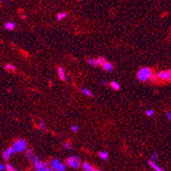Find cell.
<instances>
[{
    "mask_svg": "<svg viewBox=\"0 0 171 171\" xmlns=\"http://www.w3.org/2000/svg\"><path fill=\"white\" fill-rule=\"evenodd\" d=\"M33 167L35 168L36 170L38 171H52L53 169L50 168V164L49 163H43L39 160V158L38 156H35L33 158Z\"/></svg>",
    "mask_w": 171,
    "mask_h": 171,
    "instance_id": "1",
    "label": "cell"
},
{
    "mask_svg": "<svg viewBox=\"0 0 171 171\" xmlns=\"http://www.w3.org/2000/svg\"><path fill=\"white\" fill-rule=\"evenodd\" d=\"M152 75V71L148 67H143L140 69L137 73V78L141 82H146L147 80H150L151 76Z\"/></svg>",
    "mask_w": 171,
    "mask_h": 171,
    "instance_id": "2",
    "label": "cell"
},
{
    "mask_svg": "<svg viewBox=\"0 0 171 171\" xmlns=\"http://www.w3.org/2000/svg\"><path fill=\"white\" fill-rule=\"evenodd\" d=\"M66 164L67 166L70 167L71 169H78L81 165L79 158L77 156H71V157L67 158L66 160Z\"/></svg>",
    "mask_w": 171,
    "mask_h": 171,
    "instance_id": "3",
    "label": "cell"
},
{
    "mask_svg": "<svg viewBox=\"0 0 171 171\" xmlns=\"http://www.w3.org/2000/svg\"><path fill=\"white\" fill-rule=\"evenodd\" d=\"M13 147L15 152H22L26 150V142L23 139H19L16 140L13 144Z\"/></svg>",
    "mask_w": 171,
    "mask_h": 171,
    "instance_id": "4",
    "label": "cell"
},
{
    "mask_svg": "<svg viewBox=\"0 0 171 171\" xmlns=\"http://www.w3.org/2000/svg\"><path fill=\"white\" fill-rule=\"evenodd\" d=\"M156 77L158 79L162 81H170L171 80V73L170 70H167V71H162L158 73Z\"/></svg>",
    "mask_w": 171,
    "mask_h": 171,
    "instance_id": "5",
    "label": "cell"
},
{
    "mask_svg": "<svg viewBox=\"0 0 171 171\" xmlns=\"http://www.w3.org/2000/svg\"><path fill=\"white\" fill-rule=\"evenodd\" d=\"M51 168L53 169V170L56 171H64L66 169V164H62V163L58 160V159H54L51 163Z\"/></svg>",
    "mask_w": 171,
    "mask_h": 171,
    "instance_id": "6",
    "label": "cell"
},
{
    "mask_svg": "<svg viewBox=\"0 0 171 171\" xmlns=\"http://www.w3.org/2000/svg\"><path fill=\"white\" fill-rule=\"evenodd\" d=\"M15 152V149H14V147L13 146H10L9 148H7L4 152H3V158L4 160H6V161H8L10 158V157L13 155L14 153Z\"/></svg>",
    "mask_w": 171,
    "mask_h": 171,
    "instance_id": "7",
    "label": "cell"
},
{
    "mask_svg": "<svg viewBox=\"0 0 171 171\" xmlns=\"http://www.w3.org/2000/svg\"><path fill=\"white\" fill-rule=\"evenodd\" d=\"M102 67L106 71H107V73H112V71H113V69H114V66H113V65L112 64V63L106 61L103 63Z\"/></svg>",
    "mask_w": 171,
    "mask_h": 171,
    "instance_id": "8",
    "label": "cell"
},
{
    "mask_svg": "<svg viewBox=\"0 0 171 171\" xmlns=\"http://www.w3.org/2000/svg\"><path fill=\"white\" fill-rule=\"evenodd\" d=\"M148 164L151 168H152L154 170L156 171H164V169L161 168L160 166H158V164H155V161H152V160H149L148 161Z\"/></svg>",
    "mask_w": 171,
    "mask_h": 171,
    "instance_id": "9",
    "label": "cell"
},
{
    "mask_svg": "<svg viewBox=\"0 0 171 171\" xmlns=\"http://www.w3.org/2000/svg\"><path fill=\"white\" fill-rule=\"evenodd\" d=\"M58 75H59L60 78H61L62 81H65L66 79V76L65 70L63 69V67H61V66L58 67Z\"/></svg>",
    "mask_w": 171,
    "mask_h": 171,
    "instance_id": "10",
    "label": "cell"
},
{
    "mask_svg": "<svg viewBox=\"0 0 171 171\" xmlns=\"http://www.w3.org/2000/svg\"><path fill=\"white\" fill-rule=\"evenodd\" d=\"M83 166V169L86 170V171H94V170H98V169H94L92 165L89 164V163H83V164H82Z\"/></svg>",
    "mask_w": 171,
    "mask_h": 171,
    "instance_id": "11",
    "label": "cell"
},
{
    "mask_svg": "<svg viewBox=\"0 0 171 171\" xmlns=\"http://www.w3.org/2000/svg\"><path fill=\"white\" fill-rule=\"evenodd\" d=\"M4 28L9 31L14 30L15 28V22H7L4 24Z\"/></svg>",
    "mask_w": 171,
    "mask_h": 171,
    "instance_id": "12",
    "label": "cell"
},
{
    "mask_svg": "<svg viewBox=\"0 0 171 171\" xmlns=\"http://www.w3.org/2000/svg\"><path fill=\"white\" fill-rule=\"evenodd\" d=\"M81 92L83 94H85L86 96H88V97H93L94 96V94L93 93L91 92V91L88 89H85V88H83L81 89Z\"/></svg>",
    "mask_w": 171,
    "mask_h": 171,
    "instance_id": "13",
    "label": "cell"
},
{
    "mask_svg": "<svg viewBox=\"0 0 171 171\" xmlns=\"http://www.w3.org/2000/svg\"><path fill=\"white\" fill-rule=\"evenodd\" d=\"M110 85H111V87H112V88L114 90H116V91H118V90L120 89V85H119V83H117V82H115V81L111 82V83H110Z\"/></svg>",
    "mask_w": 171,
    "mask_h": 171,
    "instance_id": "14",
    "label": "cell"
},
{
    "mask_svg": "<svg viewBox=\"0 0 171 171\" xmlns=\"http://www.w3.org/2000/svg\"><path fill=\"white\" fill-rule=\"evenodd\" d=\"M26 156L27 158V159L32 161V159H33V149L27 150L26 151Z\"/></svg>",
    "mask_w": 171,
    "mask_h": 171,
    "instance_id": "15",
    "label": "cell"
},
{
    "mask_svg": "<svg viewBox=\"0 0 171 171\" xmlns=\"http://www.w3.org/2000/svg\"><path fill=\"white\" fill-rule=\"evenodd\" d=\"M99 156H100V158L103 161H106L108 159V153L106 152H99Z\"/></svg>",
    "mask_w": 171,
    "mask_h": 171,
    "instance_id": "16",
    "label": "cell"
},
{
    "mask_svg": "<svg viewBox=\"0 0 171 171\" xmlns=\"http://www.w3.org/2000/svg\"><path fill=\"white\" fill-rule=\"evenodd\" d=\"M95 61H96V66H102L103 63L106 61V59L104 57H99L95 60Z\"/></svg>",
    "mask_w": 171,
    "mask_h": 171,
    "instance_id": "17",
    "label": "cell"
},
{
    "mask_svg": "<svg viewBox=\"0 0 171 171\" xmlns=\"http://www.w3.org/2000/svg\"><path fill=\"white\" fill-rule=\"evenodd\" d=\"M66 16H67L66 13H65V12H61V13H60V14L57 15V20H58V21H61V20L64 19Z\"/></svg>",
    "mask_w": 171,
    "mask_h": 171,
    "instance_id": "18",
    "label": "cell"
},
{
    "mask_svg": "<svg viewBox=\"0 0 171 171\" xmlns=\"http://www.w3.org/2000/svg\"><path fill=\"white\" fill-rule=\"evenodd\" d=\"M4 69L7 71H15V66L14 65H11V64H7L4 66Z\"/></svg>",
    "mask_w": 171,
    "mask_h": 171,
    "instance_id": "19",
    "label": "cell"
},
{
    "mask_svg": "<svg viewBox=\"0 0 171 171\" xmlns=\"http://www.w3.org/2000/svg\"><path fill=\"white\" fill-rule=\"evenodd\" d=\"M87 63L90 66H96V61H95L94 59L90 58L89 60H87Z\"/></svg>",
    "mask_w": 171,
    "mask_h": 171,
    "instance_id": "20",
    "label": "cell"
},
{
    "mask_svg": "<svg viewBox=\"0 0 171 171\" xmlns=\"http://www.w3.org/2000/svg\"><path fill=\"white\" fill-rule=\"evenodd\" d=\"M62 146H63V147H65L66 149L69 150V151L73 150V147H71V144H69V143H67V142H64V143L62 144Z\"/></svg>",
    "mask_w": 171,
    "mask_h": 171,
    "instance_id": "21",
    "label": "cell"
},
{
    "mask_svg": "<svg viewBox=\"0 0 171 171\" xmlns=\"http://www.w3.org/2000/svg\"><path fill=\"white\" fill-rule=\"evenodd\" d=\"M38 127H39V129H40L41 130L43 131H45L46 130V128H45V124H44V123L43 122H39V124H38Z\"/></svg>",
    "mask_w": 171,
    "mask_h": 171,
    "instance_id": "22",
    "label": "cell"
},
{
    "mask_svg": "<svg viewBox=\"0 0 171 171\" xmlns=\"http://www.w3.org/2000/svg\"><path fill=\"white\" fill-rule=\"evenodd\" d=\"M5 169L8 171H15V169H14L12 165H10V164H5Z\"/></svg>",
    "mask_w": 171,
    "mask_h": 171,
    "instance_id": "23",
    "label": "cell"
},
{
    "mask_svg": "<svg viewBox=\"0 0 171 171\" xmlns=\"http://www.w3.org/2000/svg\"><path fill=\"white\" fill-rule=\"evenodd\" d=\"M154 111L153 110H152V109H150V110H147L146 112V116H148V117H152V116H153L154 115Z\"/></svg>",
    "mask_w": 171,
    "mask_h": 171,
    "instance_id": "24",
    "label": "cell"
},
{
    "mask_svg": "<svg viewBox=\"0 0 171 171\" xmlns=\"http://www.w3.org/2000/svg\"><path fill=\"white\" fill-rule=\"evenodd\" d=\"M71 130L73 131V132H74V133H77L78 131L79 130V128H78V126H76V125H73V126L71 127Z\"/></svg>",
    "mask_w": 171,
    "mask_h": 171,
    "instance_id": "25",
    "label": "cell"
},
{
    "mask_svg": "<svg viewBox=\"0 0 171 171\" xmlns=\"http://www.w3.org/2000/svg\"><path fill=\"white\" fill-rule=\"evenodd\" d=\"M158 158V154L157 153H153L152 155V158H151V160H152V161H156L157 159Z\"/></svg>",
    "mask_w": 171,
    "mask_h": 171,
    "instance_id": "26",
    "label": "cell"
},
{
    "mask_svg": "<svg viewBox=\"0 0 171 171\" xmlns=\"http://www.w3.org/2000/svg\"><path fill=\"white\" fill-rule=\"evenodd\" d=\"M166 117H167V118L169 119V120H170V119H171V114H170L169 112H166Z\"/></svg>",
    "mask_w": 171,
    "mask_h": 171,
    "instance_id": "27",
    "label": "cell"
},
{
    "mask_svg": "<svg viewBox=\"0 0 171 171\" xmlns=\"http://www.w3.org/2000/svg\"><path fill=\"white\" fill-rule=\"evenodd\" d=\"M4 169H5V165L0 164V170H4Z\"/></svg>",
    "mask_w": 171,
    "mask_h": 171,
    "instance_id": "28",
    "label": "cell"
},
{
    "mask_svg": "<svg viewBox=\"0 0 171 171\" xmlns=\"http://www.w3.org/2000/svg\"><path fill=\"white\" fill-rule=\"evenodd\" d=\"M102 84H104V85H107V82L106 81H102Z\"/></svg>",
    "mask_w": 171,
    "mask_h": 171,
    "instance_id": "29",
    "label": "cell"
}]
</instances>
